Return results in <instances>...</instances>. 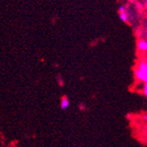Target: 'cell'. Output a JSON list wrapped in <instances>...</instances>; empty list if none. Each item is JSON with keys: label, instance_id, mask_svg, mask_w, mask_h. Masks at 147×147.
Masks as SVG:
<instances>
[{"label": "cell", "instance_id": "cell-8", "mask_svg": "<svg viewBox=\"0 0 147 147\" xmlns=\"http://www.w3.org/2000/svg\"><path fill=\"white\" fill-rule=\"evenodd\" d=\"M146 63H147V61H146Z\"/></svg>", "mask_w": 147, "mask_h": 147}, {"label": "cell", "instance_id": "cell-4", "mask_svg": "<svg viewBox=\"0 0 147 147\" xmlns=\"http://www.w3.org/2000/svg\"><path fill=\"white\" fill-rule=\"evenodd\" d=\"M69 105H70L69 100H68V98L65 95V96H63L62 99H61V101H60V108H61L62 109L65 110V109H68Z\"/></svg>", "mask_w": 147, "mask_h": 147}, {"label": "cell", "instance_id": "cell-2", "mask_svg": "<svg viewBox=\"0 0 147 147\" xmlns=\"http://www.w3.org/2000/svg\"><path fill=\"white\" fill-rule=\"evenodd\" d=\"M119 19L124 22V23H127L128 21V13L127 11V7L124 5H120L119 7Z\"/></svg>", "mask_w": 147, "mask_h": 147}, {"label": "cell", "instance_id": "cell-6", "mask_svg": "<svg viewBox=\"0 0 147 147\" xmlns=\"http://www.w3.org/2000/svg\"><path fill=\"white\" fill-rule=\"evenodd\" d=\"M144 120H147V115H144Z\"/></svg>", "mask_w": 147, "mask_h": 147}, {"label": "cell", "instance_id": "cell-1", "mask_svg": "<svg viewBox=\"0 0 147 147\" xmlns=\"http://www.w3.org/2000/svg\"><path fill=\"white\" fill-rule=\"evenodd\" d=\"M136 78L144 84H147V63L146 61H140L135 69Z\"/></svg>", "mask_w": 147, "mask_h": 147}, {"label": "cell", "instance_id": "cell-7", "mask_svg": "<svg viewBox=\"0 0 147 147\" xmlns=\"http://www.w3.org/2000/svg\"><path fill=\"white\" fill-rule=\"evenodd\" d=\"M145 143H146V144H147V136H145Z\"/></svg>", "mask_w": 147, "mask_h": 147}, {"label": "cell", "instance_id": "cell-3", "mask_svg": "<svg viewBox=\"0 0 147 147\" xmlns=\"http://www.w3.org/2000/svg\"><path fill=\"white\" fill-rule=\"evenodd\" d=\"M137 49L141 52L147 51V40H139L137 42Z\"/></svg>", "mask_w": 147, "mask_h": 147}, {"label": "cell", "instance_id": "cell-5", "mask_svg": "<svg viewBox=\"0 0 147 147\" xmlns=\"http://www.w3.org/2000/svg\"><path fill=\"white\" fill-rule=\"evenodd\" d=\"M143 92H144V94L147 97V84H144V87H143Z\"/></svg>", "mask_w": 147, "mask_h": 147}]
</instances>
